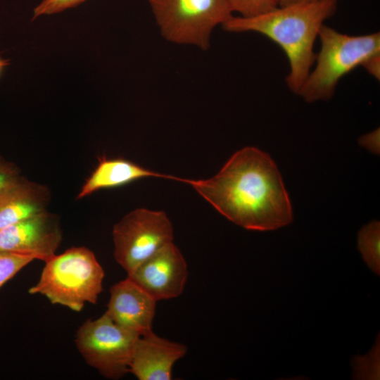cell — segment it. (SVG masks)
Wrapping results in <instances>:
<instances>
[{"mask_svg":"<svg viewBox=\"0 0 380 380\" xmlns=\"http://www.w3.org/2000/svg\"><path fill=\"white\" fill-rule=\"evenodd\" d=\"M357 244L368 267L380 274V223L374 220L363 226L358 232Z\"/></svg>","mask_w":380,"mask_h":380,"instance_id":"5bb4252c","label":"cell"},{"mask_svg":"<svg viewBox=\"0 0 380 380\" xmlns=\"http://www.w3.org/2000/svg\"><path fill=\"white\" fill-rule=\"evenodd\" d=\"M336 5L337 0H320L278 6L252 18L232 15L222 27L231 32H258L277 44L289 61L287 86L298 94L315 61V39Z\"/></svg>","mask_w":380,"mask_h":380,"instance_id":"7a4b0ae2","label":"cell"},{"mask_svg":"<svg viewBox=\"0 0 380 380\" xmlns=\"http://www.w3.org/2000/svg\"><path fill=\"white\" fill-rule=\"evenodd\" d=\"M173 238V227L165 212L137 208L113 227L114 258L128 274Z\"/></svg>","mask_w":380,"mask_h":380,"instance_id":"52a82bcc","label":"cell"},{"mask_svg":"<svg viewBox=\"0 0 380 380\" xmlns=\"http://www.w3.org/2000/svg\"><path fill=\"white\" fill-rule=\"evenodd\" d=\"M18 175L17 167L0 156V187Z\"/></svg>","mask_w":380,"mask_h":380,"instance_id":"d6986e66","label":"cell"},{"mask_svg":"<svg viewBox=\"0 0 380 380\" xmlns=\"http://www.w3.org/2000/svg\"><path fill=\"white\" fill-rule=\"evenodd\" d=\"M86 0H42L34 8L32 20L42 15H51L73 8Z\"/></svg>","mask_w":380,"mask_h":380,"instance_id":"e0dca14e","label":"cell"},{"mask_svg":"<svg viewBox=\"0 0 380 380\" xmlns=\"http://www.w3.org/2000/svg\"><path fill=\"white\" fill-rule=\"evenodd\" d=\"M318 37L321 47L315 68L298 94L309 103L331 99L344 75L380 55L379 32L352 36L324 25Z\"/></svg>","mask_w":380,"mask_h":380,"instance_id":"277c9868","label":"cell"},{"mask_svg":"<svg viewBox=\"0 0 380 380\" xmlns=\"http://www.w3.org/2000/svg\"><path fill=\"white\" fill-rule=\"evenodd\" d=\"M156 302L127 277L110 287L105 312L118 326L141 335L151 329Z\"/></svg>","mask_w":380,"mask_h":380,"instance_id":"30bf717a","label":"cell"},{"mask_svg":"<svg viewBox=\"0 0 380 380\" xmlns=\"http://www.w3.org/2000/svg\"><path fill=\"white\" fill-rule=\"evenodd\" d=\"M363 67L366 70L376 79L380 75V55L374 56L366 62Z\"/></svg>","mask_w":380,"mask_h":380,"instance_id":"ffe728a7","label":"cell"},{"mask_svg":"<svg viewBox=\"0 0 380 380\" xmlns=\"http://www.w3.org/2000/svg\"><path fill=\"white\" fill-rule=\"evenodd\" d=\"M320 0H279V6H284L291 4L312 2Z\"/></svg>","mask_w":380,"mask_h":380,"instance_id":"44dd1931","label":"cell"},{"mask_svg":"<svg viewBox=\"0 0 380 380\" xmlns=\"http://www.w3.org/2000/svg\"><path fill=\"white\" fill-rule=\"evenodd\" d=\"M139 336L118 326L104 312L84 322L76 332L75 341L87 364L106 378L118 379L129 372Z\"/></svg>","mask_w":380,"mask_h":380,"instance_id":"8992f818","label":"cell"},{"mask_svg":"<svg viewBox=\"0 0 380 380\" xmlns=\"http://www.w3.org/2000/svg\"><path fill=\"white\" fill-rule=\"evenodd\" d=\"M62 239L59 224L46 211L0 230V251L44 262L56 254Z\"/></svg>","mask_w":380,"mask_h":380,"instance_id":"9c48e42d","label":"cell"},{"mask_svg":"<svg viewBox=\"0 0 380 380\" xmlns=\"http://www.w3.org/2000/svg\"><path fill=\"white\" fill-rule=\"evenodd\" d=\"M232 11L243 18H252L279 6V0H227Z\"/></svg>","mask_w":380,"mask_h":380,"instance_id":"2e32d148","label":"cell"},{"mask_svg":"<svg viewBox=\"0 0 380 380\" xmlns=\"http://www.w3.org/2000/svg\"><path fill=\"white\" fill-rule=\"evenodd\" d=\"M147 177H159L182 182V178L162 174L124 158H99V163L81 188L77 198H83L103 189L118 187Z\"/></svg>","mask_w":380,"mask_h":380,"instance_id":"4fadbf2b","label":"cell"},{"mask_svg":"<svg viewBox=\"0 0 380 380\" xmlns=\"http://www.w3.org/2000/svg\"><path fill=\"white\" fill-rule=\"evenodd\" d=\"M44 262L38 282L29 289L30 294L42 295L52 304L75 312L87 303H96L105 273L91 250L72 247Z\"/></svg>","mask_w":380,"mask_h":380,"instance_id":"3957f363","label":"cell"},{"mask_svg":"<svg viewBox=\"0 0 380 380\" xmlns=\"http://www.w3.org/2000/svg\"><path fill=\"white\" fill-rule=\"evenodd\" d=\"M48 190L18 175L0 187V230L45 211Z\"/></svg>","mask_w":380,"mask_h":380,"instance_id":"7c38bea8","label":"cell"},{"mask_svg":"<svg viewBox=\"0 0 380 380\" xmlns=\"http://www.w3.org/2000/svg\"><path fill=\"white\" fill-rule=\"evenodd\" d=\"M9 60L4 59L0 56V77L1 76L5 68L9 65Z\"/></svg>","mask_w":380,"mask_h":380,"instance_id":"7402d4cb","label":"cell"},{"mask_svg":"<svg viewBox=\"0 0 380 380\" xmlns=\"http://www.w3.org/2000/svg\"><path fill=\"white\" fill-rule=\"evenodd\" d=\"M162 37L202 50L210 47L213 31L233 15L227 0H148Z\"/></svg>","mask_w":380,"mask_h":380,"instance_id":"5b68a950","label":"cell"},{"mask_svg":"<svg viewBox=\"0 0 380 380\" xmlns=\"http://www.w3.org/2000/svg\"><path fill=\"white\" fill-rule=\"evenodd\" d=\"M188 274L186 260L172 241L128 273L127 277L158 301L180 296Z\"/></svg>","mask_w":380,"mask_h":380,"instance_id":"ba28073f","label":"cell"},{"mask_svg":"<svg viewBox=\"0 0 380 380\" xmlns=\"http://www.w3.org/2000/svg\"><path fill=\"white\" fill-rule=\"evenodd\" d=\"M34 260L30 255L0 251V289Z\"/></svg>","mask_w":380,"mask_h":380,"instance_id":"9a60e30c","label":"cell"},{"mask_svg":"<svg viewBox=\"0 0 380 380\" xmlns=\"http://www.w3.org/2000/svg\"><path fill=\"white\" fill-rule=\"evenodd\" d=\"M182 182L245 229L274 230L293 220L291 201L276 164L255 147H244L234 153L211 178H183Z\"/></svg>","mask_w":380,"mask_h":380,"instance_id":"6da1fadb","label":"cell"},{"mask_svg":"<svg viewBox=\"0 0 380 380\" xmlns=\"http://www.w3.org/2000/svg\"><path fill=\"white\" fill-rule=\"evenodd\" d=\"M186 351L185 345L158 336L151 329L137 338L129 372L139 380H170L173 365Z\"/></svg>","mask_w":380,"mask_h":380,"instance_id":"8fae6325","label":"cell"},{"mask_svg":"<svg viewBox=\"0 0 380 380\" xmlns=\"http://www.w3.org/2000/svg\"><path fill=\"white\" fill-rule=\"evenodd\" d=\"M379 129L365 134L359 139L360 146L368 149L375 154H379L380 151Z\"/></svg>","mask_w":380,"mask_h":380,"instance_id":"ac0fdd59","label":"cell"}]
</instances>
